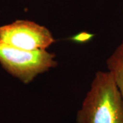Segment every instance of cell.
<instances>
[{"instance_id":"obj_1","label":"cell","mask_w":123,"mask_h":123,"mask_svg":"<svg viewBox=\"0 0 123 123\" xmlns=\"http://www.w3.org/2000/svg\"><path fill=\"white\" fill-rule=\"evenodd\" d=\"M77 123H123V100L109 72L98 71L77 114Z\"/></svg>"},{"instance_id":"obj_2","label":"cell","mask_w":123,"mask_h":123,"mask_svg":"<svg viewBox=\"0 0 123 123\" xmlns=\"http://www.w3.org/2000/svg\"><path fill=\"white\" fill-rule=\"evenodd\" d=\"M0 64L8 73L24 84L57 65L55 55L46 49L27 51L0 41Z\"/></svg>"},{"instance_id":"obj_3","label":"cell","mask_w":123,"mask_h":123,"mask_svg":"<svg viewBox=\"0 0 123 123\" xmlns=\"http://www.w3.org/2000/svg\"><path fill=\"white\" fill-rule=\"evenodd\" d=\"M0 41L15 48L36 51L46 49L55 42L45 27L27 20H17L0 26Z\"/></svg>"},{"instance_id":"obj_4","label":"cell","mask_w":123,"mask_h":123,"mask_svg":"<svg viewBox=\"0 0 123 123\" xmlns=\"http://www.w3.org/2000/svg\"><path fill=\"white\" fill-rule=\"evenodd\" d=\"M107 66L123 100V41L107 59Z\"/></svg>"},{"instance_id":"obj_5","label":"cell","mask_w":123,"mask_h":123,"mask_svg":"<svg viewBox=\"0 0 123 123\" xmlns=\"http://www.w3.org/2000/svg\"><path fill=\"white\" fill-rule=\"evenodd\" d=\"M93 37L92 34L86 32H80L71 38V40L76 43H86L88 42Z\"/></svg>"}]
</instances>
